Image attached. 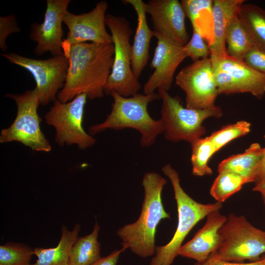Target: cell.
I'll return each instance as SVG.
<instances>
[{"instance_id":"277c9868","label":"cell","mask_w":265,"mask_h":265,"mask_svg":"<svg viewBox=\"0 0 265 265\" xmlns=\"http://www.w3.org/2000/svg\"><path fill=\"white\" fill-rule=\"evenodd\" d=\"M170 181L177 205L178 222L175 232L166 244L156 247L155 254L149 265H171L178 255L182 244L193 227L210 213L220 210L222 203L202 204L190 197L183 189L176 170L170 164L161 168Z\"/></svg>"},{"instance_id":"cb8c5ba5","label":"cell","mask_w":265,"mask_h":265,"mask_svg":"<svg viewBox=\"0 0 265 265\" xmlns=\"http://www.w3.org/2000/svg\"><path fill=\"white\" fill-rule=\"evenodd\" d=\"M238 17L254 45L265 51V10L253 4H243Z\"/></svg>"},{"instance_id":"52a82bcc","label":"cell","mask_w":265,"mask_h":265,"mask_svg":"<svg viewBox=\"0 0 265 265\" xmlns=\"http://www.w3.org/2000/svg\"><path fill=\"white\" fill-rule=\"evenodd\" d=\"M162 100L161 119L164 126V136L170 141H186L191 143L206 133L204 121L210 117L220 118L223 115L220 107L209 109H193L184 107L178 96H172L162 88L158 89Z\"/></svg>"},{"instance_id":"3957f363","label":"cell","mask_w":265,"mask_h":265,"mask_svg":"<svg viewBox=\"0 0 265 265\" xmlns=\"http://www.w3.org/2000/svg\"><path fill=\"white\" fill-rule=\"evenodd\" d=\"M109 95L113 99L110 112L104 122L90 126L89 133L94 135L107 129L132 128L141 133L142 146L148 147L154 144L157 136L164 132L162 120L153 119L147 110L150 103L160 99L158 94L137 93L125 97L113 91Z\"/></svg>"},{"instance_id":"603a6c76","label":"cell","mask_w":265,"mask_h":265,"mask_svg":"<svg viewBox=\"0 0 265 265\" xmlns=\"http://www.w3.org/2000/svg\"><path fill=\"white\" fill-rule=\"evenodd\" d=\"M100 229L96 221L90 234L77 239L71 249L68 265H93L101 258L98 240Z\"/></svg>"},{"instance_id":"ba28073f","label":"cell","mask_w":265,"mask_h":265,"mask_svg":"<svg viewBox=\"0 0 265 265\" xmlns=\"http://www.w3.org/2000/svg\"><path fill=\"white\" fill-rule=\"evenodd\" d=\"M17 106V114L13 123L1 130L0 143L18 142L33 151L50 152L51 145L42 132V118L38 113L39 99L35 90H28L22 94H6Z\"/></svg>"},{"instance_id":"836d02e7","label":"cell","mask_w":265,"mask_h":265,"mask_svg":"<svg viewBox=\"0 0 265 265\" xmlns=\"http://www.w3.org/2000/svg\"><path fill=\"white\" fill-rule=\"evenodd\" d=\"M125 250L123 248L120 250H115L107 256L101 258L93 265H116L121 253Z\"/></svg>"},{"instance_id":"7a4b0ae2","label":"cell","mask_w":265,"mask_h":265,"mask_svg":"<svg viewBox=\"0 0 265 265\" xmlns=\"http://www.w3.org/2000/svg\"><path fill=\"white\" fill-rule=\"evenodd\" d=\"M166 183V179L158 173L144 174L142 183L144 196L140 214L135 222L125 225L117 232L125 250L129 248L141 258L155 255L157 227L161 220L170 217L161 199Z\"/></svg>"},{"instance_id":"ffe728a7","label":"cell","mask_w":265,"mask_h":265,"mask_svg":"<svg viewBox=\"0 0 265 265\" xmlns=\"http://www.w3.org/2000/svg\"><path fill=\"white\" fill-rule=\"evenodd\" d=\"M264 148L252 143L242 154L233 155L221 161L218 172H228L245 179L247 183H257L260 174Z\"/></svg>"},{"instance_id":"8992f818","label":"cell","mask_w":265,"mask_h":265,"mask_svg":"<svg viewBox=\"0 0 265 265\" xmlns=\"http://www.w3.org/2000/svg\"><path fill=\"white\" fill-rule=\"evenodd\" d=\"M106 24L111 32L114 53L105 94L109 95L114 91L125 97H132L141 89V84L132 68L130 39L132 31L129 22L124 17L106 14Z\"/></svg>"},{"instance_id":"8fae6325","label":"cell","mask_w":265,"mask_h":265,"mask_svg":"<svg viewBox=\"0 0 265 265\" xmlns=\"http://www.w3.org/2000/svg\"><path fill=\"white\" fill-rule=\"evenodd\" d=\"M175 79L186 93V107L200 110L216 107L215 102L219 93L210 57L184 67Z\"/></svg>"},{"instance_id":"4dcf8cb0","label":"cell","mask_w":265,"mask_h":265,"mask_svg":"<svg viewBox=\"0 0 265 265\" xmlns=\"http://www.w3.org/2000/svg\"><path fill=\"white\" fill-rule=\"evenodd\" d=\"M20 29L13 14L0 17V48L3 52L7 50L6 40L12 33L18 32Z\"/></svg>"},{"instance_id":"d6986e66","label":"cell","mask_w":265,"mask_h":265,"mask_svg":"<svg viewBox=\"0 0 265 265\" xmlns=\"http://www.w3.org/2000/svg\"><path fill=\"white\" fill-rule=\"evenodd\" d=\"M134 8L137 17V26L133 42L132 45V68L138 79L147 64L149 58L151 40L154 31L148 25L146 19V3L142 0H124Z\"/></svg>"},{"instance_id":"2e32d148","label":"cell","mask_w":265,"mask_h":265,"mask_svg":"<svg viewBox=\"0 0 265 265\" xmlns=\"http://www.w3.org/2000/svg\"><path fill=\"white\" fill-rule=\"evenodd\" d=\"M227 219V217L222 214L219 210L210 213L203 227L191 240L182 245L178 255L195 260L200 264L205 262L217 249L219 242L218 231Z\"/></svg>"},{"instance_id":"484cf974","label":"cell","mask_w":265,"mask_h":265,"mask_svg":"<svg viewBox=\"0 0 265 265\" xmlns=\"http://www.w3.org/2000/svg\"><path fill=\"white\" fill-rule=\"evenodd\" d=\"M190 144L193 175L196 176L212 175V171L208 162L211 157L216 152L212 143L208 137H206L199 138Z\"/></svg>"},{"instance_id":"7402d4cb","label":"cell","mask_w":265,"mask_h":265,"mask_svg":"<svg viewBox=\"0 0 265 265\" xmlns=\"http://www.w3.org/2000/svg\"><path fill=\"white\" fill-rule=\"evenodd\" d=\"M181 2L186 17L191 23L193 31L199 33L210 47L213 41V0H182Z\"/></svg>"},{"instance_id":"e0dca14e","label":"cell","mask_w":265,"mask_h":265,"mask_svg":"<svg viewBox=\"0 0 265 265\" xmlns=\"http://www.w3.org/2000/svg\"><path fill=\"white\" fill-rule=\"evenodd\" d=\"M213 69L228 72L232 80V94L249 93L258 99L265 94V74L252 69L242 60L228 56L212 65Z\"/></svg>"},{"instance_id":"f1b7e54d","label":"cell","mask_w":265,"mask_h":265,"mask_svg":"<svg viewBox=\"0 0 265 265\" xmlns=\"http://www.w3.org/2000/svg\"><path fill=\"white\" fill-rule=\"evenodd\" d=\"M251 124L246 121L223 127L208 136L213 144L216 152L230 141L248 133L250 131Z\"/></svg>"},{"instance_id":"7c38bea8","label":"cell","mask_w":265,"mask_h":265,"mask_svg":"<svg viewBox=\"0 0 265 265\" xmlns=\"http://www.w3.org/2000/svg\"><path fill=\"white\" fill-rule=\"evenodd\" d=\"M107 3L101 0L87 13L75 14L68 11L64 17L63 23L68 32L63 39L62 49L64 55L73 45L91 41L100 44L112 43L111 35L106 28V16Z\"/></svg>"},{"instance_id":"83f0119b","label":"cell","mask_w":265,"mask_h":265,"mask_svg":"<svg viewBox=\"0 0 265 265\" xmlns=\"http://www.w3.org/2000/svg\"><path fill=\"white\" fill-rule=\"evenodd\" d=\"M33 249L23 243L8 242L0 246V265H29Z\"/></svg>"},{"instance_id":"8d00e7d4","label":"cell","mask_w":265,"mask_h":265,"mask_svg":"<svg viewBox=\"0 0 265 265\" xmlns=\"http://www.w3.org/2000/svg\"><path fill=\"white\" fill-rule=\"evenodd\" d=\"M262 198L265 205V193L262 194Z\"/></svg>"},{"instance_id":"9a60e30c","label":"cell","mask_w":265,"mask_h":265,"mask_svg":"<svg viewBox=\"0 0 265 265\" xmlns=\"http://www.w3.org/2000/svg\"><path fill=\"white\" fill-rule=\"evenodd\" d=\"M158 39L151 67L154 71L143 86L144 94L162 88L168 91L171 87L175 72L187 56L183 46L178 45L164 36L156 34Z\"/></svg>"},{"instance_id":"d4e9b609","label":"cell","mask_w":265,"mask_h":265,"mask_svg":"<svg viewBox=\"0 0 265 265\" xmlns=\"http://www.w3.org/2000/svg\"><path fill=\"white\" fill-rule=\"evenodd\" d=\"M254 46L249 34L237 15L233 20L226 38L227 54L242 60L245 54Z\"/></svg>"},{"instance_id":"74e56055","label":"cell","mask_w":265,"mask_h":265,"mask_svg":"<svg viewBox=\"0 0 265 265\" xmlns=\"http://www.w3.org/2000/svg\"><path fill=\"white\" fill-rule=\"evenodd\" d=\"M194 265H201V264L199 263L196 262Z\"/></svg>"},{"instance_id":"9c48e42d","label":"cell","mask_w":265,"mask_h":265,"mask_svg":"<svg viewBox=\"0 0 265 265\" xmlns=\"http://www.w3.org/2000/svg\"><path fill=\"white\" fill-rule=\"evenodd\" d=\"M87 98L86 94H81L67 103L56 99L45 115L46 123L55 129L54 140L59 146L76 145L85 150L95 143L96 139L82 126Z\"/></svg>"},{"instance_id":"d590c367","label":"cell","mask_w":265,"mask_h":265,"mask_svg":"<svg viewBox=\"0 0 265 265\" xmlns=\"http://www.w3.org/2000/svg\"><path fill=\"white\" fill-rule=\"evenodd\" d=\"M253 190L259 192L262 194L265 193V180L261 183L255 185L253 187Z\"/></svg>"},{"instance_id":"f546056e","label":"cell","mask_w":265,"mask_h":265,"mask_svg":"<svg viewBox=\"0 0 265 265\" xmlns=\"http://www.w3.org/2000/svg\"><path fill=\"white\" fill-rule=\"evenodd\" d=\"M187 57H190L193 62L208 58L211 55L210 46L204 38L197 32L193 31L192 37L183 46Z\"/></svg>"},{"instance_id":"44dd1931","label":"cell","mask_w":265,"mask_h":265,"mask_svg":"<svg viewBox=\"0 0 265 265\" xmlns=\"http://www.w3.org/2000/svg\"><path fill=\"white\" fill-rule=\"evenodd\" d=\"M80 228L79 224H75L72 230L62 226L58 245L53 248H34L33 253L37 257V261L29 265H68L71 249L78 238Z\"/></svg>"},{"instance_id":"1f68e13d","label":"cell","mask_w":265,"mask_h":265,"mask_svg":"<svg viewBox=\"0 0 265 265\" xmlns=\"http://www.w3.org/2000/svg\"><path fill=\"white\" fill-rule=\"evenodd\" d=\"M242 61L252 69L265 74V51L254 45L245 54Z\"/></svg>"},{"instance_id":"6da1fadb","label":"cell","mask_w":265,"mask_h":265,"mask_svg":"<svg viewBox=\"0 0 265 265\" xmlns=\"http://www.w3.org/2000/svg\"><path fill=\"white\" fill-rule=\"evenodd\" d=\"M113 43H82L73 45L66 56L69 67L57 99L67 103L81 94L93 100L103 97L114 58Z\"/></svg>"},{"instance_id":"d6a6232c","label":"cell","mask_w":265,"mask_h":265,"mask_svg":"<svg viewBox=\"0 0 265 265\" xmlns=\"http://www.w3.org/2000/svg\"><path fill=\"white\" fill-rule=\"evenodd\" d=\"M201 265H265V256L256 262L236 263L228 262L213 258L210 255L207 260Z\"/></svg>"},{"instance_id":"ac0fdd59","label":"cell","mask_w":265,"mask_h":265,"mask_svg":"<svg viewBox=\"0 0 265 265\" xmlns=\"http://www.w3.org/2000/svg\"><path fill=\"white\" fill-rule=\"evenodd\" d=\"M244 0H214L212 7L213 41L210 47L212 65L227 55L226 38L229 27Z\"/></svg>"},{"instance_id":"4316f807","label":"cell","mask_w":265,"mask_h":265,"mask_svg":"<svg viewBox=\"0 0 265 265\" xmlns=\"http://www.w3.org/2000/svg\"><path fill=\"white\" fill-rule=\"evenodd\" d=\"M245 184H247L246 180L239 175L228 172H219L211 186L210 194L217 202L222 203Z\"/></svg>"},{"instance_id":"30bf717a","label":"cell","mask_w":265,"mask_h":265,"mask_svg":"<svg viewBox=\"0 0 265 265\" xmlns=\"http://www.w3.org/2000/svg\"><path fill=\"white\" fill-rule=\"evenodd\" d=\"M9 62L28 71L36 82L34 89L40 104L46 106L56 99L63 87L69 67L68 58L64 54L46 59H36L14 53H1Z\"/></svg>"},{"instance_id":"5b68a950","label":"cell","mask_w":265,"mask_h":265,"mask_svg":"<svg viewBox=\"0 0 265 265\" xmlns=\"http://www.w3.org/2000/svg\"><path fill=\"white\" fill-rule=\"evenodd\" d=\"M218 234V247L210 255L213 258L231 262H253L265 253V231L253 226L243 215L229 214Z\"/></svg>"},{"instance_id":"4fadbf2b","label":"cell","mask_w":265,"mask_h":265,"mask_svg":"<svg viewBox=\"0 0 265 265\" xmlns=\"http://www.w3.org/2000/svg\"><path fill=\"white\" fill-rule=\"evenodd\" d=\"M70 0H47L42 23H34L30 27V38L36 45L34 53L38 56L50 52L52 56L63 54L62 23Z\"/></svg>"},{"instance_id":"5bb4252c","label":"cell","mask_w":265,"mask_h":265,"mask_svg":"<svg viewBox=\"0 0 265 265\" xmlns=\"http://www.w3.org/2000/svg\"><path fill=\"white\" fill-rule=\"evenodd\" d=\"M146 12L151 17L154 36L161 35L174 43L184 46L189 41L186 14L178 0H150Z\"/></svg>"},{"instance_id":"e575fe53","label":"cell","mask_w":265,"mask_h":265,"mask_svg":"<svg viewBox=\"0 0 265 265\" xmlns=\"http://www.w3.org/2000/svg\"><path fill=\"white\" fill-rule=\"evenodd\" d=\"M264 148V155L262 162L260 174L258 180L256 185L258 184L265 180V147Z\"/></svg>"}]
</instances>
